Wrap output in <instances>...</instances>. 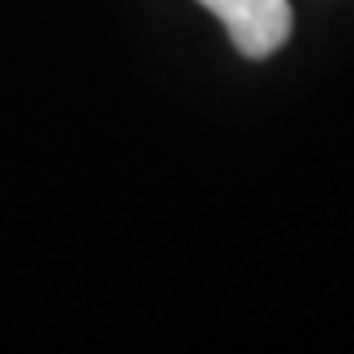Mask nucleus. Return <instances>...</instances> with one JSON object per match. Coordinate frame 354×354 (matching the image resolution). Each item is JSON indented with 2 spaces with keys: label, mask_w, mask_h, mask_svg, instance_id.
I'll use <instances>...</instances> for the list:
<instances>
[{
  "label": "nucleus",
  "mask_w": 354,
  "mask_h": 354,
  "mask_svg": "<svg viewBox=\"0 0 354 354\" xmlns=\"http://www.w3.org/2000/svg\"><path fill=\"white\" fill-rule=\"evenodd\" d=\"M209 12L225 20L232 44L248 59H264L291 36V4L288 0H201Z\"/></svg>",
  "instance_id": "1"
}]
</instances>
